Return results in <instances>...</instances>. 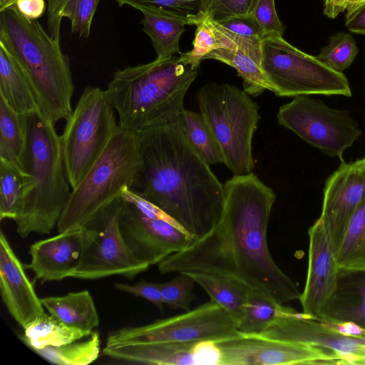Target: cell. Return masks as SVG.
I'll return each instance as SVG.
<instances>
[{
	"label": "cell",
	"mask_w": 365,
	"mask_h": 365,
	"mask_svg": "<svg viewBox=\"0 0 365 365\" xmlns=\"http://www.w3.org/2000/svg\"><path fill=\"white\" fill-rule=\"evenodd\" d=\"M197 73L175 55L116 71L105 92L119 126L138 133L175 120Z\"/></svg>",
	"instance_id": "obj_3"
},
{
	"label": "cell",
	"mask_w": 365,
	"mask_h": 365,
	"mask_svg": "<svg viewBox=\"0 0 365 365\" xmlns=\"http://www.w3.org/2000/svg\"><path fill=\"white\" fill-rule=\"evenodd\" d=\"M178 274L171 280L160 283L163 300L165 304L174 309L187 312L196 298L193 292L195 282L187 272Z\"/></svg>",
	"instance_id": "obj_38"
},
{
	"label": "cell",
	"mask_w": 365,
	"mask_h": 365,
	"mask_svg": "<svg viewBox=\"0 0 365 365\" xmlns=\"http://www.w3.org/2000/svg\"><path fill=\"white\" fill-rule=\"evenodd\" d=\"M359 53L354 38L344 32L332 35L317 58L330 68L342 73L350 66Z\"/></svg>",
	"instance_id": "obj_37"
},
{
	"label": "cell",
	"mask_w": 365,
	"mask_h": 365,
	"mask_svg": "<svg viewBox=\"0 0 365 365\" xmlns=\"http://www.w3.org/2000/svg\"><path fill=\"white\" fill-rule=\"evenodd\" d=\"M238 321L210 301L184 314L139 326L123 327L110 333L106 346L149 342H216L235 336Z\"/></svg>",
	"instance_id": "obj_11"
},
{
	"label": "cell",
	"mask_w": 365,
	"mask_h": 365,
	"mask_svg": "<svg viewBox=\"0 0 365 365\" xmlns=\"http://www.w3.org/2000/svg\"><path fill=\"white\" fill-rule=\"evenodd\" d=\"M15 5L18 11L30 20L40 18L46 9L44 0H16Z\"/></svg>",
	"instance_id": "obj_43"
},
{
	"label": "cell",
	"mask_w": 365,
	"mask_h": 365,
	"mask_svg": "<svg viewBox=\"0 0 365 365\" xmlns=\"http://www.w3.org/2000/svg\"><path fill=\"white\" fill-rule=\"evenodd\" d=\"M118 126L116 112L105 91L85 88L61 135L64 168L71 190L100 158Z\"/></svg>",
	"instance_id": "obj_9"
},
{
	"label": "cell",
	"mask_w": 365,
	"mask_h": 365,
	"mask_svg": "<svg viewBox=\"0 0 365 365\" xmlns=\"http://www.w3.org/2000/svg\"><path fill=\"white\" fill-rule=\"evenodd\" d=\"M26 115L16 113L0 98V159L26 173Z\"/></svg>",
	"instance_id": "obj_26"
},
{
	"label": "cell",
	"mask_w": 365,
	"mask_h": 365,
	"mask_svg": "<svg viewBox=\"0 0 365 365\" xmlns=\"http://www.w3.org/2000/svg\"><path fill=\"white\" fill-rule=\"evenodd\" d=\"M193 48L187 53H179L182 61L194 67L199 66L205 56L218 48L235 49L237 45L230 37L226 30L217 22L207 16L196 25Z\"/></svg>",
	"instance_id": "obj_34"
},
{
	"label": "cell",
	"mask_w": 365,
	"mask_h": 365,
	"mask_svg": "<svg viewBox=\"0 0 365 365\" xmlns=\"http://www.w3.org/2000/svg\"><path fill=\"white\" fill-rule=\"evenodd\" d=\"M103 354L124 362L149 365H220L221 362L220 349L211 340L105 346Z\"/></svg>",
	"instance_id": "obj_18"
},
{
	"label": "cell",
	"mask_w": 365,
	"mask_h": 365,
	"mask_svg": "<svg viewBox=\"0 0 365 365\" xmlns=\"http://www.w3.org/2000/svg\"><path fill=\"white\" fill-rule=\"evenodd\" d=\"M120 6L127 5L140 11L155 10L197 25L208 16L211 0H114Z\"/></svg>",
	"instance_id": "obj_33"
},
{
	"label": "cell",
	"mask_w": 365,
	"mask_h": 365,
	"mask_svg": "<svg viewBox=\"0 0 365 365\" xmlns=\"http://www.w3.org/2000/svg\"><path fill=\"white\" fill-rule=\"evenodd\" d=\"M48 34L60 41L62 20L71 22V32L83 38L91 34L93 19L100 0H46Z\"/></svg>",
	"instance_id": "obj_24"
},
{
	"label": "cell",
	"mask_w": 365,
	"mask_h": 365,
	"mask_svg": "<svg viewBox=\"0 0 365 365\" xmlns=\"http://www.w3.org/2000/svg\"><path fill=\"white\" fill-rule=\"evenodd\" d=\"M29 181V175L0 159V219L14 220Z\"/></svg>",
	"instance_id": "obj_36"
},
{
	"label": "cell",
	"mask_w": 365,
	"mask_h": 365,
	"mask_svg": "<svg viewBox=\"0 0 365 365\" xmlns=\"http://www.w3.org/2000/svg\"><path fill=\"white\" fill-rule=\"evenodd\" d=\"M345 25L350 31L365 35V3L346 13Z\"/></svg>",
	"instance_id": "obj_44"
},
{
	"label": "cell",
	"mask_w": 365,
	"mask_h": 365,
	"mask_svg": "<svg viewBox=\"0 0 365 365\" xmlns=\"http://www.w3.org/2000/svg\"><path fill=\"white\" fill-rule=\"evenodd\" d=\"M277 118L279 125L305 142L341 160L344 150L361 134L348 111L331 108L307 96L294 97L281 106Z\"/></svg>",
	"instance_id": "obj_13"
},
{
	"label": "cell",
	"mask_w": 365,
	"mask_h": 365,
	"mask_svg": "<svg viewBox=\"0 0 365 365\" xmlns=\"http://www.w3.org/2000/svg\"><path fill=\"white\" fill-rule=\"evenodd\" d=\"M182 121L190 142L202 158L210 166L224 164L221 148L202 114L185 108Z\"/></svg>",
	"instance_id": "obj_35"
},
{
	"label": "cell",
	"mask_w": 365,
	"mask_h": 365,
	"mask_svg": "<svg viewBox=\"0 0 365 365\" xmlns=\"http://www.w3.org/2000/svg\"><path fill=\"white\" fill-rule=\"evenodd\" d=\"M200 113L218 143L224 164L234 175L255 167L252 141L260 119L259 107L244 90L210 83L196 93Z\"/></svg>",
	"instance_id": "obj_7"
},
{
	"label": "cell",
	"mask_w": 365,
	"mask_h": 365,
	"mask_svg": "<svg viewBox=\"0 0 365 365\" xmlns=\"http://www.w3.org/2000/svg\"><path fill=\"white\" fill-rule=\"evenodd\" d=\"M364 200L365 158L351 163L342 160L326 182L319 217L335 254L353 214Z\"/></svg>",
	"instance_id": "obj_16"
},
{
	"label": "cell",
	"mask_w": 365,
	"mask_h": 365,
	"mask_svg": "<svg viewBox=\"0 0 365 365\" xmlns=\"http://www.w3.org/2000/svg\"><path fill=\"white\" fill-rule=\"evenodd\" d=\"M308 235L307 274L299 300L306 317L319 320L335 289L339 267L320 218L309 227Z\"/></svg>",
	"instance_id": "obj_17"
},
{
	"label": "cell",
	"mask_w": 365,
	"mask_h": 365,
	"mask_svg": "<svg viewBox=\"0 0 365 365\" xmlns=\"http://www.w3.org/2000/svg\"><path fill=\"white\" fill-rule=\"evenodd\" d=\"M287 307L252 290L238 322L237 331L259 335L267 330L286 312Z\"/></svg>",
	"instance_id": "obj_30"
},
{
	"label": "cell",
	"mask_w": 365,
	"mask_h": 365,
	"mask_svg": "<svg viewBox=\"0 0 365 365\" xmlns=\"http://www.w3.org/2000/svg\"><path fill=\"white\" fill-rule=\"evenodd\" d=\"M336 258L339 268L365 269V200L353 214Z\"/></svg>",
	"instance_id": "obj_32"
},
{
	"label": "cell",
	"mask_w": 365,
	"mask_h": 365,
	"mask_svg": "<svg viewBox=\"0 0 365 365\" xmlns=\"http://www.w3.org/2000/svg\"><path fill=\"white\" fill-rule=\"evenodd\" d=\"M16 0H0V10L15 4Z\"/></svg>",
	"instance_id": "obj_47"
},
{
	"label": "cell",
	"mask_w": 365,
	"mask_h": 365,
	"mask_svg": "<svg viewBox=\"0 0 365 365\" xmlns=\"http://www.w3.org/2000/svg\"><path fill=\"white\" fill-rule=\"evenodd\" d=\"M261 48V67L276 96H351L348 79L343 73L294 47L282 36H264Z\"/></svg>",
	"instance_id": "obj_8"
},
{
	"label": "cell",
	"mask_w": 365,
	"mask_h": 365,
	"mask_svg": "<svg viewBox=\"0 0 365 365\" xmlns=\"http://www.w3.org/2000/svg\"><path fill=\"white\" fill-rule=\"evenodd\" d=\"M185 272L205 291L210 301L219 304L239 322L252 289L225 276L201 272Z\"/></svg>",
	"instance_id": "obj_25"
},
{
	"label": "cell",
	"mask_w": 365,
	"mask_h": 365,
	"mask_svg": "<svg viewBox=\"0 0 365 365\" xmlns=\"http://www.w3.org/2000/svg\"><path fill=\"white\" fill-rule=\"evenodd\" d=\"M136 135L141 166L134 190L195 240L206 235L220 217L224 187L190 142L182 114Z\"/></svg>",
	"instance_id": "obj_2"
},
{
	"label": "cell",
	"mask_w": 365,
	"mask_h": 365,
	"mask_svg": "<svg viewBox=\"0 0 365 365\" xmlns=\"http://www.w3.org/2000/svg\"><path fill=\"white\" fill-rule=\"evenodd\" d=\"M50 363L58 365H88L95 361L101 352L98 332L81 339L59 346H46L34 351Z\"/></svg>",
	"instance_id": "obj_31"
},
{
	"label": "cell",
	"mask_w": 365,
	"mask_h": 365,
	"mask_svg": "<svg viewBox=\"0 0 365 365\" xmlns=\"http://www.w3.org/2000/svg\"><path fill=\"white\" fill-rule=\"evenodd\" d=\"M93 331L68 326L51 314H44L32 322L19 335L21 341L34 351L46 346H59L91 335Z\"/></svg>",
	"instance_id": "obj_27"
},
{
	"label": "cell",
	"mask_w": 365,
	"mask_h": 365,
	"mask_svg": "<svg viewBox=\"0 0 365 365\" xmlns=\"http://www.w3.org/2000/svg\"><path fill=\"white\" fill-rule=\"evenodd\" d=\"M256 0H211L208 16L215 21L250 14Z\"/></svg>",
	"instance_id": "obj_41"
},
{
	"label": "cell",
	"mask_w": 365,
	"mask_h": 365,
	"mask_svg": "<svg viewBox=\"0 0 365 365\" xmlns=\"http://www.w3.org/2000/svg\"><path fill=\"white\" fill-rule=\"evenodd\" d=\"M205 59H214L227 64L237 71L243 81L244 91L257 96L266 90L272 91L261 67V59L237 48H218L207 53Z\"/></svg>",
	"instance_id": "obj_29"
},
{
	"label": "cell",
	"mask_w": 365,
	"mask_h": 365,
	"mask_svg": "<svg viewBox=\"0 0 365 365\" xmlns=\"http://www.w3.org/2000/svg\"><path fill=\"white\" fill-rule=\"evenodd\" d=\"M234 35L255 41H262L264 32L255 17L250 14L236 16L216 21Z\"/></svg>",
	"instance_id": "obj_39"
},
{
	"label": "cell",
	"mask_w": 365,
	"mask_h": 365,
	"mask_svg": "<svg viewBox=\"0 0 365 365\" xmlns=\"http://www.w3.org/2000/svg\"><path fill=\"white\" fill-rule=\"evenodd\" d=\"M83 230L58 232L37 241L29 248L30 263L26 268L41 284L73 277L80 264Z\"/></svg>",
	"instance_id": "obj_20"
},
{
	"label": "cell",
	"mask_w": 365,
	"mask_h": 365,
	"mask_svg": "<svg viewBox=\"0 0 365 365\" xmlns=\"http://www.w3.org/2000/svg\"><path fill=\"white\" fill-rule=\"evenodd\" d=\"M223 187V207L217 224L160 262V272L217 274L280 304L299 299L297 285L277 264L268 248L267 227L276 200L273 190L252 172L234 175Z\"/></svg>",
	"instance_id": "obj_1"
},
{
	"label": "cell",
	"mask_w": 365,
	"mask_h": 365,
	"mask_svg": "<svg viewBox=\"0 0 365 365\" xmlns=\"http://www.w3.org/2000/svg\"><path fill=\"white\" fill-rule=\"evenodd\" d=\"M120 207L121 197L83 229L81 259L74 278L98 279L122 276L133 279L150 267L134 255L122 235Z\"/></svg>",
	"instance_id": "obj_12"
},
{
	"label": "cell",
	"mask_w": 365,
	"mask_h": 365,
	"mask_svg": "<svg viewBox=\"0 0 365 365\" xmlns=\"http://www.w3.org/2000/svg\"><path fill=\"white\" fill-rule=\"evenodd\" d=\"M141 160L136 133L118 126L106 149L71 190L58 232L83 229L138 182Z\"/></svg>",
	"instance_id": "obj_6"
},
{
	"label": "cell",
	"mask_w": 365,
	"mask_h": 365,
	"mask_svg": "<svg viewBox=\"0 0 365 365\" xmlns=\"http://www.w3.org/2000/svg\"><path fill=\"white\" fill-rule=\"evenodd\" d=\"M0 45L17 63L31 84L40 110L55 125L72 113L74 83L68 57L60 41L37 20L23 16L16 5L0 10Z\"/></svg>",
	"instance_id": "obj_4"
},
{
	"label": "cell",
	"mask_w": 365,
	"mask_h": 365,
	"mask_svg": "<svg viewBox=\"0 0 365 365\" xmlns=\"http://www.w3.org/2000/svg\"><path fill=\"white\" fill-rule=\"evenodd\" d=\"M119 225L134 255L152 266L187 247L195 238L133 188L121 196Z\"/></svg>",
	"instance_id": "obj_10"
},
{
	"label": "cell",
	"mask_w": 365,
	"mask_h": 365,
	"mask_svg": "<svg viewBox=\"0 0 365 365\" xmlns=\"http://www.w3.org/2000/svg\"><path fill=\"white\" fill-rule=\"evenodd\" d=\"M114 287L120 291L136 297L145 299L163 312V305L160 284L142 279L135 284L115 283Z\"/></svg>",
	"instance_id": "obj_42"
},
{
	"label": "cell",
	"mask_w": 365,
	"mask_h": 365,
	"mask_svg": "<svg viewBox=\"0 0 365 365\" xmlns=\"http://www.w3.org/2000/svg\"><path fill=\"white\" fill-rule=\"evenodd\" d=\"M25 268L6 235L1 231V296L9 313L23 329L46 314L33 283L26 275Z\"/></svg>",
	"instance_id": "obj_19"
},
{
	"label": "cell",
	"mask_w": 365,
	"mask_h": 365,
	"mask_svg": "<svg viewBox=\"0 0 365 365\" xmlns=\"http://www.w3.org/2000/svg\"><path fill=\"white\" fill-rule=\"evenodd\" d=\"M0 98L12 110L22 115L40 110L37 97L26 76L1 45Z\"/></svg>",
	"instance_id": "obj_22"
},
{
	"label": "cell",
	"mask_w": 365,
	"mask_h": 365,
	"mask_svg": "<svg viewBox=\"0 0 365 365\" xmlns=\"http://www.w3.org/2000/svg\"><path fill=\"white\" fill-rule=\"evenodd\" d=\"M365 158V157H364Z\"/></svg>",
	"instance_id": "obj_48"
},
{
	"label": "cell",
	"mask_w": 365,
	"mask_h": 365,
	"mask_svg": "<svg viewBox=\"0 0 365 365\" xmlns=\"http://www.w3.org/2000/svg\"><path fill=\"white\" fill-rule=\"evenodd\" d=\"M365 3V0H348L346 11H351Z\"/></svg>",
	"instance_id": "obj_46"
},
{
	"label": "cell",
	"mask_w": 365,
	"mask_h": 365,
	"mask_svg": "<svg viewBox=\"0 0 365 365\" xmlns=\"http://www.w3.org/2000/svg\"><path fill=\"white\" fill-rule=\"evenodd\" d=\"M220 365L339 364L333 354L312 345L240 333L217 342Z\"/></svg>",
	"instance_id": "obj_15"
},
{
	"label": "cell",
	"mask_w": 365,
	"mask_h": 365,
	"mask_svg": "<svg viewBox=\"0 0 365 365\" xmlns=\"http://www.w3.org/2000/svg\"><path fill=\"white\" fill-rule=\"evenodd\" d=\"M324 14L329 18L334 19L346 10L348 0H323Z\"/></svg>",
	"instance_id": "obj_45"
},
{
	"label": "cell",
	"mask_w": 365,
	"mask_h": 365,
	"mask_svg": "<svg viewBox=\"0 0 365 365\" xmlns=\"http://www.w3.org/2000/svg\"><path fill=\"white\" fill-rule=\"evenodd\" d=\"M319 320L351 324L365 331V269L339 268L335 289Z\"/></svg>",
	"instance_id": "obj_21"
},
{
	"label": "cell",
	"mask_w": 365,
	"mask_h": 365,
	"mask_svg": "<svg viewBox=\"0 0 365 365\" xmlns=\"http://www.w3.org/2000/svg\"><path fill=\"white\" fill-rule=\"evenodd\" d=\"M26 121L25 172L29 181L14 220L22 238L34 232L50 234L71 193L55 124L41 110L26 115Z\"/></svg>",
	"instance_id": "obj_5"
},
{
	"label": "cell",
	"mask_w": 365,
	"mask_h": 365,
	"mask_svg": "<svg viewBox=\"0 0 365 365\" xmlns=\"http://www.w3.org/2000/svg\"><path fill=\"white\" fill-rule=\"evenodd\" d=\"M251 14L267 35L282 36L285 27L278 17L274 0H256Z\"/></svg>",
	"instance_id": "obj_40"
},
{
	"label": "cell",
	"mask_w": 365,
	"mask_h": 365,
	"mask_svg": "<svg viewBox=\"0 0 365 365\" xmlns=\"http://www.w3.org/2000/svg\"><path fill=\"white\" fill-rule=\"evenodd\" d=\"M254 336L319 347L335 355L339 364H365V331L341 330L289 307L267 330Z\"/></svg>",
	"instance_id": "obj_14"
},
{
	"label": "cell",
	"mask_w": 365,
	"mask_h": 365,
	"mask_svg": "<svg viewBox=\"0 0 365 365\" xmlns=\"http://www.w3.org/2000/svg\"><path fill=\"white\" fill-rule=\"evenodd\" d=\"M41 301L49 314L68 326L87 331H93L99 326L98 314L88 290L46 297Z\"/></svg>",
	"instance_id": "obj_23"
},
{
	"label": "cell",
	"mask_w": 365,
	"mask_h": 365,
	"mask_svg": "<svg viewBox=\"0 0 365 365\" xmlns=\"http://www.w3.org/2000/svg\"><path fill=\"white\" fill-rule=\"evenodd\" d=\"M140 11L143 30L151 39L156 58H166L179 53L180 38L187 24L158 11L144 9Z\"/></svg>",
	"instance_id": "obj_28"
}]
</instances>
